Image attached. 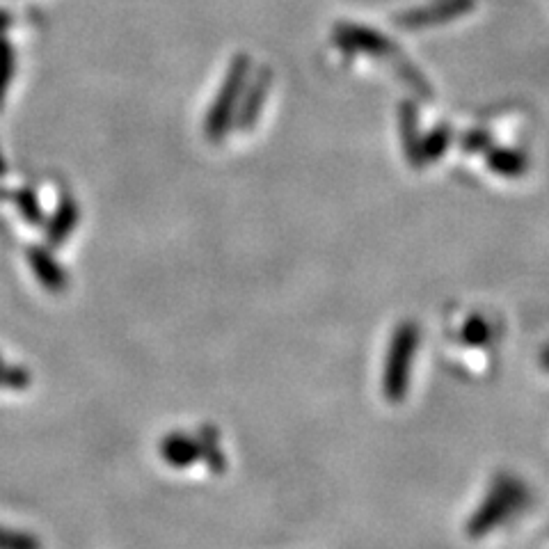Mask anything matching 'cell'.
<instances>
[{
    "label": "cell",
    "mask_w": 549,
    "mask_h": 549,
    "mask_svg": "<svg viewBox=\"0 0 549 549\" xmlns=\"http://www.w3.org/2000/svg\"><path fill=\"white\" fill-rule=\"evenodd\" d=\"M419 348V328L415 321H403L396 325L389 341L385 369H383V394L389 403H401L408 396L412 364Z\"/></svg>",
    "instance_id": "obj_2"
},
{
    "label": "cell",
    "mask_w": 549,
    "mask_h": 549,
    "mask_svg": "<svg viewBox=\"0 0 549 549\" xmlns=\"http://www.w3.org/2000/svg\"><path fill=\"white\" fill-rule=\"evenodd\" d=\"M540 364H543L545 371H549V346H545L543 353H540Z\"/></svg>",
    "instance_id": "obj_11"
},
{
    "label": "cell",
    "mask_w": 549,
    "mask_h": 549,
    "mask_svg": "<svg viewBox=\"0 0 549 549\" xmlns=\"http://www.w3.org/2000/svg\"><path fill=\"white\" fill-rule=\"evenodd\" d=\"M488 167L501 177H520L527 172V156L515 149H490Z\"/></svg>",
    "instance_id": "obj_4"
},
{
    "label": "cell",
    "mask_w": 549,
    "mask_h": 549,
    "mask_svg": "<svg viewBox=\"0 0 549 549\" xmlns=\"http://www.w3.org/2000/svg\"><path fill=\"white\" fill-rule=\"evenodd\" d=\"M200 451L202 447L195 442V437L188 435H170L165 437V442L161 444L163 458L174 467H186L190 463H195Z\"/></svg>",
    "instance_id": "obj_3"
},
{
    "label": "cell",
    "mask_w": 549,
    "mask_h": 549,
    "mask_svg": "<svg viewBox=\"0 0 549 549\" xmlns=\"http://www.w3.org/2000/svg\"><path fill=\"white\" fill-rule=\"evenodd\" d=\"M529 501V492L524 488L522 481L515 476L499 474L492 479L490 490L481 506L476 508L474 515L467 520V536L469 538H483L488 536L492 529L501 527V524L511 520L515 513H520Z\"/></svg>",
    "instance_id": "obj_1"
},
{
    "label": "cell",
    "mask_w": 549,
    "mask_h": 549,
    "mask_svg": "<svg viewBox=\"0 0 549 549\" xmlns=\"http://www.w3.org/2000/svg\"><path fill=\"white\" fill-rule=\"evenodd\" d=\"M467 7H469V0H442L440 5L431 7V10L417 12L415 19H405V23H410V26H426V23L453 17L456 12L460 14L463 10H467Z\"/></svg>",
    "instance_id": "obj_6"
},
{
    "label": "cell",
    "mask_w": 549,
    "mask_h": 549,
    "mask_svg": "<svg viewBox=\"0 0 549 549\" xmlns=\"http://www.w3.org/2000/svg\"><path fill=\"white\" fill-rule=\"evenodd\" d=\"M0 549H42V543L30 533L0 527Z\"/></svg>",
    "instance_id": "obj_9"
},
{
    "label": "cell",
    "mask_w": 549,
    "mask_h": 549,
    "mask_svg": "<svg viewBox=\"0 0 549 549\" xmlns=\"http://www.w3.org/2000/svg\"><path fill=\"white\" fill-rule=\"evenodd\" d=\"M30 264H33L35 273L39 275L42 284L49 286V289H60V286H65L67 277H65V273H62V268L49 257V254H44L42 250H37V252L33 250L30 252Z\"/></svg>",
    "instance_id": "obj_5"
},
{
    "label": "cell",
    "mask_w": 549,
    "mask_h": 549,
    "mask_svg": "<svg viewBox=\"0 0 549 549\" xmlns=\"http://www.w3.org/2000/svg\"><path fill=\"white\" fill-rule=\"evenodd\" d=\"M460 337H463V341H467V344H472V346L488 344L490 337H492L490 323L485 321L481 314L469 316L465 321V325H463V332H460Z\"/></svg>",
    "instance_id": "obj_8"
},
{
    "label": "cell",
    "mask_w": 549,
    "mask_h": 549,
    "mask_svg": "<svg viewBox=\"0 0 549 549\" xmlns=\"http://www.w3.org/2000/svg\"><path fill=\"white\" fill-rule=\"evenodd\" d=\"M449 140H451V133L444 129H435L433 133H428L424 140H419V154H417V165H426L435 161V158H440L444 151H447L449 147Z\"/></svg>",
    "instance_id": "obj_7"
},
{
    "label": "cell",
    "mask_w": 549,
    "mask_h": 549,
    "mask_svg": "<svg viewBox=\"0 0 549 549\" xmlns=\"http://www.w3.org/2000/svg\"><path fill=\"white\" fill-rule=\"evenodd\" d=\"M463 145H465L467 151H481L485 147H490V140H488V135H485L483 131H472V133L465 135Z\"/></svg>",
    "instance_id": "obj_10"
}]
</instances>
